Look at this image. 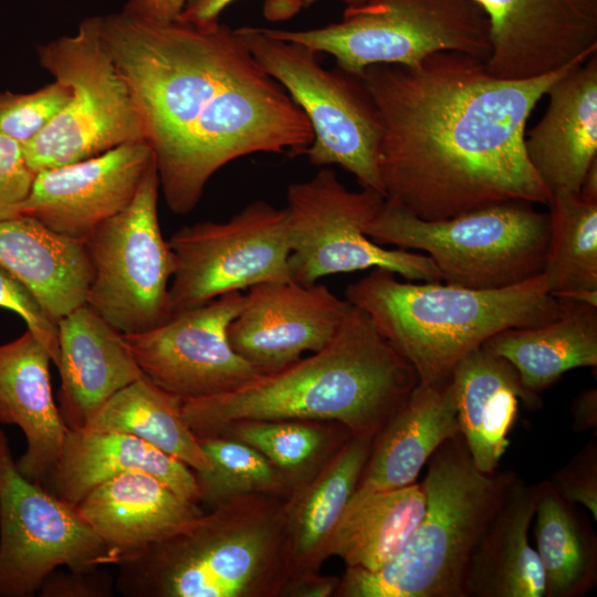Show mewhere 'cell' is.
<instances>
[{
	"mask_svg": "<svg viewBox=\"0 0 597 597\" xmlns=\"http://www.w3.org/2000/svg\"><path fill=\"white\" fill-rule=\"evenodd\" d=\"M238 31L260 66L280 83L306 116L313 140L304 155L314 166L337 165L362 188L385 197L378 168L381 125L362 81L339 67L325 69L317 51L269 35L263 28Z\"/></svg>",
	"mask_w": 597,
	"mask_h": 597,
	"instance_id": "cell-10",
	"label": "cell"
},
{
	"mask_svg": "<svg viewBox=\"0 0 597 597\" xmlns=\"http://www.w3.org/2000/svg\"><path fill=\"white\" fill-rule=\"evenodd\" d=\"M35 172L28 166L22 146L0 134V221L20 216Z\"/></svg>",
	"mask_w": 597,
	"mask_h": 597,
	"instance_id": "cell-39",
	"label": "cell"
},
{
	"mask_svg": "<svg viewBox=\"0 0 597 597\" xmlns=\"http://www.w3.org/2000/svg\"><path fill=\"white\" fill-rule=\"evenodd\" d=\"M586 60L524 80L496 77L458 52L366 67L359 80L381 125L385 198L423 220L512 201L547 206L551 192L526 155V123L552 84Z\"/></svg>",
	"mask_w": 597,
	"mask_h": 597,
	"instance_id": "cell-2",
	"label": "cell"
},
{
	"mask_svg": "<svg viewBox=\"0 0 597 597\" xmlns=\"http://www.w3.org/2000/svg\"><path fill=\"white\" fill-rule=\"evenodd\" d=\"M211 462L206 471H193L200 504L210 510L248 494L287 496L292 488L284 475L255 448L232 437L199 439Z\"/></svg>",
	"mask_w": 597,
	"mask_h": 597,
	"instance_id": "cell-35",
	"label": "cell"
},
{
	"mask_svg": "<svg viewBox=\"0 0 597 597\" xmlns=\"http://www.w3.org/2000/svg\"><path fill=\"white\" fill-rule=\"evenodd\" d=\"M0 265L57 322L86 304L91 266L83 240L57 233L20 214L0 221Z\"/></svg>",
	"mask_w": 597,
	"mask_h": 597,
	"instance_id": "cell-27",
	"label": "cell"
},
{
	"mask_svg": "<svg viewBox=\"0 0 597 597\" xmlns=\"http://www.w3.org/2000/svg\"><path fill=\"white\" fill-rule=\"evenodd\" d=\"M345 300L370 317L419 381L429 385L449 381L454 367L499 332L538 326L562 313L542 273L515 285L475 290L402 282L375 268L346 287Z\"/></svg>",
	"mask_w": 597,
	"mask_h": 597,
	"instance_id": "cell-5",
	"label": "cell"
},
{
	"mask_svg": "<svg viewBox=\"0 0 597 597\" xmlns=\"http://www.w3.org/2000/svg\"><path fill=\"white\" fill-rule=\"evenodd\" d=\"M155 160L133 200L84 240L91 266L86 304L122 334H138L171 316L176 261L158 220Z\"/></svg>",
	"mask_w": 597,
	"mask_h": 597,
	"instance_id": "cell-11",
	"label": "cell"
},
{
	"mask_svg": "<svg viewBox=\"0 0 597 597\" xmlns=\"http://www.w3.org/2000/svg\"><path fill=\"white\" fill-rule=\"evenodd\" d=\"M385 197L371 189L349 190L331 168L292 182L286 190L289 272L314 284L333 274L384 269L408 281L442 282L426 254L388 249L364 232Z\"/></svg>",
	"mask_w": 597,
	"mask_h": 597,
	"instance_id": "cell-12",
	"label": "cell"
},
{
	"mask_svg": "<svg viewBox=\"0 0 597 597\" xmlns=\"http://www.w3.org/2000/svg\"><path fill=\"white\" fill-rule=\"evenodd\" d=\"M237 0H188L178 20L203 23L219 20L222 11ZM320 0H265L263 15L270 21H284Z\"/></svg>",
	"mask_w": 597,
	"mask_h": 597,
	"instance_id": "cell-41",
	"label": "cell"
},
{
	"mask_svg": "<svg viewBox=\"0 0 597 597\" xmlns=\"http://www.w3.org/2000/svg\"><path fill=\"white\" fill-rule=\"evenodd\" d=\"M547 108L525 134V150L551 192L578 195L597 159V53L548 88Z\"/></svg>",
	"mask_w": 597,
	"mask_h": 597,
	"instance_id": "cell-19",
	"label": "cell"
},
{
	"mask_svg": "<svg viewBox=\"0 0 597 597\" xmlns=\"http://www.w3.org/2000/svg\"><path fill=\"white\" fill-rule=\"evenodd\" d=\"M567 502L584 506L597 521V441H588L548 480Z\"/></svg>",
	"mask_w": 597,
	"mask_h": 597,
	"instance_id": "cell-38",
	"label": "cell"
},
{
	"mask_svg": "<svg viewBox=\"0 0 597 597\" xmlns=\"http://www.w3.org/2000/svg\"><path fill=\"white\" fill-rule=\"evenodd\" d=\"M341 577L318 573L292 577L285 585L282 597H332L339 586Z\"/></svg>",
	"mask_w": 597,
	"mask_h": 597,
	"instance_id": "cell-42",
	"label": "cell"
},
{
	"mask_svg": "<svg viewBox=\"0 0 597 597\" xmlns=\"http://www.w3.org/2000/svg\"><path fill=\"white\" fill-rule=\"evenodd\" d=\"M77 430L132 434L177 458L193 471L211 468L199 439L185 421L182 400L145 376L113 395Z\"/></svg>",
	"mask_w": 597,
	"mask_h": 597,
	"instance_id": "cell-32",
	"label": "cell"
},
{
	"mask_svg": "<svg viewBox=\"0 0 597 597\" xmlns=\"http://www.w3.org/2000/svg\"><path fill=\"white\" fill-rule=\"evenodd\" d=\"M375 243L423 251L442 282L493 290L543 272L551 219L533 203H500L444 220H423L384 199L364 229Z\"/></svg>",
	"mask_w": 597,
	"mask_h": 597,
	"instance_id": "cell-7",
	"label": "cell"
},
{
	"mask_svg": "<svg viewBox=\"0 0 597 597\" xmlns=\"http://www.w3.org/2000/svg\"><path fill=\"white\" fill-rule=\"evenodd\" d=\"M533 522L544 597L585 596L597 584V536L586 513L543 480Z\"/></svg>",
	"mask_w": 597,
	"mask_h": 597,
	"instance_id": "cell-31",
	"label": "cell"
},
{
	"mask_svg": "<svg viewBox=\"0 0 597 597\" xmlns=\"http://www.w3.org/2000/svg\"><path fill=\"white\" fill-rule=\"evenodd\" d=\"M459 432L451 379L438 385L419 381L374 439L354 492L386 491L415 483L434 451Z\"/></svg>",
	"mask_w": 597,
	"mask_h": 597,
	"instance_id": "cell-26",
	"label": "cell"
},
{
	"mask_svg": "<svg viewBox=\"0 0 597 597\" xmlns=\"http://www.w3.org/2000/svg\"><path fill=\"white\" fill-rule=\"evenodd\" d=\"M373 442L369 437L352 436L285 498L290 579L318 573L331 557L333 535L357 486Z\"/></svg>",
	"mask_w": 597,
	"mask_h": 597,
	"instance_id": "cell-25",
	"label": "cell"
},
{
	"mask_svg": "<svg viewBox=\"0 0 597 597\" xmlns=\"http://www.w3.org/2000/svg\"><path fill=\"white\" fill-rule=\"evenodd\" d=\"M188 0H127L123 11L150 21L168 22L176 20Z\"/></svg>",
	"mask_w": 597,
	"mask_h": 597,
	"instance_id": "cell-43",
	"label": "cell"
},
{
	"mask_svg": "<svg viewBox=\"0 0 597 597\" xmlns=\"http://www.w3.org/2000/svg\"><path fill=\"white\" fill-rule=\"evenodd\" d=\"M219 436L237 438L255 448L294 489L353 434L337 422L285 419L240 421Z\"/></svg>",
	"mask_w": 597,
	"mask_h": 597,
	"instance_id": "cell-34",
	"label": "cell"
},
{
	"mask_svg": "<svg viewBox=\"0 0 597 597\" xmlns=\"http://www.w3.org/2000/svg\"><path fill=\"white\" fill-rule=\"evenodd\" d=\"M558 300L562 313L557 318L501 331L482 345L506 359L522 384L536 394L572 369L597 366V306Z\"/></svg>",
	"mask_w": 597,
	"mask_h": 597,
	"instance_id": "cell-29",
	"label": "cell"
},
{
	"mask_svg": "<svg viewBox=\"0 0 597 597\" xmlns=\"http://www.w3.org/2000/svg\"><path fill=\"white\" fill-rule=\"evenodd\" d=\"M480 472L462 434L427 462L425 515L404 549L378 570L346 567L335 597H465L468 565L515 478Z\"/></svg>",
	"mask_w": 597,
	"mask_h": 597,
	"instance_id": "cell-6",
	"label": "cell"
},
{
	"mask_svg": "<svg viewBox=\"0 0 597 597\" xmlns=\"http://www.w3.org/2000/svg\"><path fill=\"white\" fill-rule=\"evenodd\" d=\"M75 507L116 555V564L182 531L205 513L198 503L143 471L101 483Z\"/></svg>",
	"mask_w": 597,
	"mask_h": 597,
	"instance_id": "cell-22",
	"label": "cell"
},
{
	"mask_svg": "<svg viewBox=\"0 0 597 597\" xmlns=\"http://www.w3.org/2000/svg\"><path fill=\"white\" fill-rule=\"evenodd\" d=\"M578 196L584 200L597 202V159L588 168Z\"/></svg>",
	"mask_w": 597,
	"mask_h": 597,
	"instance_id": "cell-45",
	"label": "cell"
},
{
	"mask_svg": "<svg viewBox=\"0 0 597 597\" xmlns=\"http://www.w3.org/2000/svg\"><path fill=\"white\" fill-rule=\"evenodd\" d=\"M349 305L325 284L261 283L244 293L243 305L228 327L229 343L261 374L273 373L306 352L324 348Z\"/></svg>",
	"mask_w": 597,
	"mask_h": 597,
	"instance_id": "cell-17",
	"label": "cell"
},
{
	"mask_svg": "<svg viewBox=\"0 0 597 597\" xmlns=\"http://www.w3.org/2000/svg\"><path fill=\"white\" fill-rule=\"evenodd\" d=\"M111 576L100 568L52 572L40 588L44 597H107L112 595Z\"/></svg>",
	"mask_w": 597,
	"mask_h": 597,
	"instance_id": "cell-40",
	"label": "cell"
},
{
	"mask_svg": "<svg viewBox=\"0 0 597 597\" xmlns=\"http://www.w3.org/2000/svg\"><path fill=\"white\" fill-rule=\"evenodd\" d=\"M418 384L413 366L350 304L321 350L232 391L182 401V415L198 439L240 421L285 419L337 422L375 439Z\"/></svg>",
	"mask_w": 597,
	"mask_h": 597,
	"instance_id": "cell-3",
	"label": "cell"
},
{
	"mask_svg": "<svg viewBox=\"0 0 597 597\" xmlns=\"http://www.w3.org/2000/svg\"><path fill=\"white\" fill-rule=\"evenodd\" d=\"M0 307L20 316L46 348L52 363L59 359L57 324L45 313L35 296L14 275L0 265Z\"/></svg>",
	"mask_w": 597,
	"mask_h": 597,
	"instance_id": "cell-37",
	"label": "cell"
},
{
	"mask_svg": "<svg viewBox=\"0 0 597 597\" xmlns=\"http://www.w3.org/2000/svg\"><path fill=\"white\" fill-rule=\"evenodd\" d=\"M154 160L149 145L138 140L39 171L19 212L57 233L84 240L133 200Z\"/></svg>",
	"mask_w": 597,
	"mask_h": 597,
	"instance_id": "cell-18",
	"label": "cell"
},
{
	"mask_svg": "<svg viewBox=\"0 0 597 597\" xmlns=\"http://www.w3.org/2000/svg\"><path fill=\"white\" fill-rule=\"evenodd\" d=\"M50 363L49 352L28 329L0 345V422L24 433L27 450L17 465L41 486L60 461L69 430L53 399Z\"/></svg>",
	"mask_w": 597,
	"mask_h": 597,
	"instance_id": "cell-21",
	"label": "cell"
},
{
	"mask_svg": "<svg viewBox=\"0 0 597 597\" xmlns=\"http://www.w3.org/2000/svg\"><path fill=\"white\" fill-rule=\"evenodd\" d=\"M451 383L460 433L473 464L480 472L493 473L510 443L520 404L536 409L541 398L522 384L506 359L483 346L454 367Z\"/></svg>",
	"mask_w": 597,
	"mask_h": 597,
	"instance_id": "cell-23",
	"label": "cell"
},
{
	"mask_svg": "<svg viewBox=\"0 0 597 597\" xmlns=\"http://www.w3.org/2000/svg\"><path fill=\"white\" fill-rule=\"evenodd\" d=\"M425 512L421 483L354 492L333 535L329 555L342 558L346 567L378 570L404 549Z\"/></svg>",
	"mask_w": 597,
	"mask_h": 597,
	"instance_id": "cell-30",
	"label": "cell"
},
{
	"mask_svg": "<svg viewBox=\"0 0 597 597\" xmlns=\"http://www.w3.org/2000/svg\"><path fill=\"white\" fill-rule=\"evenodd\" d=\"M60 413L82 429L117 391L145 375L124 335L84 304L57 322Z\"/></svg>",
	"mask_w": 597,
	"mask_h": 597,
	"instance_id": "cell-20",
	"label": "cell"
},
{
	"mask_svg": "<svg viewBox=\"0 0 597 597\" xmlns=\"http://www.w3.org/2000/svg\"><path fill=\"white\" fill-rule=\"evenodd\" d=\"M36 52L41 66L70 87L71 97L39 135L22 145L35 174L145 140L139 109L101 39L97 15L82 20L76 33L39 45Z\"/></svg>",
	"mask_w": 597,
	"mask_h": 597,
	"instance_id": "cell-9",
	"label": "cell"
},
{
	"mask_svg": "<svg viewBox=\"0 0 597 597\" xmlns=\"http://www.w3.org/2000/svg\"><path fill=\"white\" fill-rule=\"evenodd\" d=\"M176 261L169 285L172 315L289 272V220L284 208L254 200L224 222L184 226L168 240Z\"/></svg>",
	"mask_w": 597,
	"mask_h": 597,
	"instance_id": "cell-14",
	"label": "cell"
},
{
	"mask_svg": "<svg viewBox=\"0 0 597 597\" xmlns=\"http://www.w3.org/2000/svg\"><path fill=\"white\" fill-rule=\"evenodd\" d=\"M285 498L248 494L217 505L122 558L116 589L126 597H282L290 579Z\"/></svg>",
	"mask_w": 597,
	"mask_h": 597,
	"instance_id": "cell-4",
	"label": "cell"
},
{
	"mask_svg": "<svg viewBox=\"0 0 597 597\" xmlns=\"http://www.w3.org/2000/svg\"><path fill=\"white\" fill-rule=\"evenodd\" d=\"M101 39L126 81L168 208L186 214L227 164L256 153L304 155L313 132L284 87L219 20L158 22L98 15Z\"/></svg>",
	"mask_w": 597,
	"mask_h": 597,
	"instance_id": "cell-1",
	"label": "cell"
},
{
	"mask_svg": "<svg viewBox=\"0 0 597 597\" xmlns=\"http://www.w3.org/2000/svg\"><path fill=\"white\" fill-rule=\"evenodd\" d=\"M474 1L489 19L485 66L496 77L532 78L597 53V0Z\"/></svg>",
	"mask_w": 597,
	"mask_h": 597,
	"instance_id": "cell-16",
	"label": "cell"
},
{
	"mask_svg": "<svg viewBox=\"0 0 597 597\" xmlns=\"http://www.w3.org/2000/svg\"><path fill=\"white\" fill-rule=\"evenodd\" d=\"M71 97L61 81L31 93L0 92V134L21 146L39 135L63 109Z\"/></svg>",
	"mask_w": 597,
	"mask_h": 597,
	"instance_id": "cell-36",
	"label": "cell"
},
{
	"mask_svg": "<svg viewBox=\"0 0 597 597\" xmlns=\"http://www.w3.org/2000/svg\"><path fill=\"white\" fill-rule=\"evenodd\" d=\"M547 207L551 238L542 274L548 292L566 298L597 290V202L558 192Z\"/></svg>",
	"mask_w": 597,
	"mask_h": 597,
	"instance_id": "cell-33",
	"label": "cell"
},
{
	"mask_svg": "<svg viewBox=\"0 0 597 597\" xmlns=\"http://www.w3.org/2000/svg\"><path fill=\"white\" fill-rule=\"evenodd\" d=\"M76 507L27 479L0 429V597H28L60 566L116 565Z\"/></svg>",
	"mask_w": 597,
	"mask_h": 597,
	"instance_id": "cell-13",
	"label": "cell"
},
{
	"mask_svg": "<svg viewBox=\"0 0 597 597\" xmlns=\"http://www.w3.org/2000/svg\"><path fill=\"white\" fill-rule=\"evenodd\" d=\"M536 501L537 484L515 475L473 549L465 597L545 596L542 564L528 540Z\"/></svg>",
	"mask_w": 597,
	"mask_h": 597,
	"instance_id": "cell-28",
	"label": "cell"
},
{
	"mask_svg": "<svg viewBox=\"0 0 597 597\" xmlns=\"http://www.w3.org/2000/svg\"><path fill=\"white\" fill-rule=\"evenodd\" d=\"M129 471L149 473L200 504L191 468L135 436L118 432L69 429L60 461L43 488L76 506L101 483Z\"/></svg>",
	"mask_w": 597,
	"mask_h": 597,
	"instance_id": "cell-24",
	"label": "cell"
},
{
	"mask_svg": "<svg viewBox=\"0 0 597 597\" xmlns=\"http://www.w3.org/2000/svg\"><path fill=\"white\" fill-rule=\"evenodd\" d=\"M572 425L575 432L580 433L597 427V390L589 388L582 391L573 401Z\"/></svg>",
	"mask_w": 597,
	"mask_h": 597,
	"instance_id": "cell-44",
	"label": "cell"
},
{
	"mask_svg": "<svg viewBox=\"0 0 597 597\" xmlns=\"http://www.w3.org/2000/svg\"><path fill=\"white\" fill-rule=\"evenodd\" d=\"M243 302L244 293H227L123 335L145 377L163 390L182 401L226 394L262 375L229 343L228 327Z\"/></svg>",
	"mask_w": 597,
	"mask_h": 597,
	"instance_id": "cell-15",
	"label": "cell"
},
{
	"mask_svg": "<svg viewBox=\"0 0 597 597\" xmlns=\"http://www.w3.org/2000/svg\"><path fill=\"white\" fill-rule=\"evenodd\" d=\"M263 30L332 55L337 67L358 78L370 65L416 66L437 52L485 63L492 50L489 19L474 0H364L324 27Z\"/></svg>",
	"mask_w": 597,
	"mask_h": 597,
	"instance_id": "cell-8",
	"label": "cell"
}]
</instances>
